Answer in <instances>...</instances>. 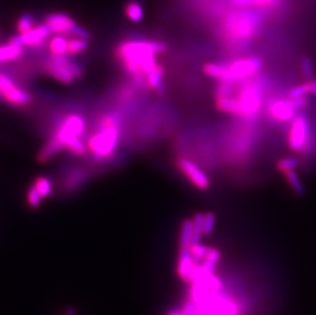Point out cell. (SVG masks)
<instances>
[{
  "instance_id": "cell-1",
  "label": "cell",
  "mask_w": 316,
  "mask_h": 315,
  "mask_svg": "<svg viewBox=\"0 0 316 315\" xmlns=\"http://www.w3.org/2000/svg\"><path fill=\"white\" fill-rule=\"evenodd\" d=\"M233 82H220L216 90V106L220 112L241 118L257 116L262 107V89L257 83L241 85L233 94Z\"/></svg>"
},
{
  "instance_id": "cell-2",
  "label": "cell",
  "mask_w": 316,
  "mask_h": 315,
  "mask_svg": "<svg viewBox=\"0 0 316 315\" xmlns=\"http://www.w3.org/2000/svg\"><path fill=\"white\" fill-rule=\"evenodd\" d=\"M165 49V44L161 42L131 40L120 45L118 55L130 74L142 78L159 66L156 54Z\"/></svg>"
},
{
  "instance_id": "cell-3",
  "label": "cell",
  "mask_w": 316,
  "mask_h": 315,
  "mask_svg": "<svg viewBox=\"0 0 316 315\" xmlns=\"http://www.w3.org/2000/svg\"><path fill=\"white\" fill-rule=\"evenodd\" d=\"M262 68V62L257 57H249L233 61L230 64L207 63L204 73L220 82H235L248 79L257 74Z\"/></svg>"
},
{
  "instance_id": "cell-4",
  "label": "cell",
  "mask_w": 316,
  "mask_h": 315,
  "mask_svg": "<svg viewBox=\"0 0 316 315\" xmlns=\"http://www.w3.org/2000/svg\"><path fill=\"white\" fill-rule=\"evenodd\" d=\"M120 137L119 121L116 116L104 118L100 125V131L91 136L88 146L98 160L110 157L117 149Z\"/></svg>"
},
{
  "instance_id": "cell-5",
  "label": "cell",
  "mask_w": 316,
  "mask_h": 315,
  "mask_svg": "<svg viewBox=\"0 0 316 315\" xmlns=\"http://www.w3.org/2000/svg\"><path fill=\"white\" fill-rule=\"evenodd\" d=\"M259 18L246 11L232 13L225 22V32L232 39H247L253 37L259 28Z\"/></svg>"
},
{
  "instance_id": "cell-6",
  "label": "cell",
  "mask_w": 316,
  "mask_h": 315,
  "mask_svg": "<svg viewBox=\"0 0 316 315\" xmlns=\"http://www.w3.org/2000/svg\"><path fill=\"white\" fill-rule=\"evenodd\" d=\"M46 72L63 83H71L82 74L81 66L65 54H53L45 65Z\"/></svg>"
},
{
  "instance_id": "cell-7",
  "label": "cell",
  "mask_w": 316,
  "mask_h": 315,
  "mask_svg": "<svg viewBox=\"0 0 316 315\" xmlns=\"http://www.w3.org/2000/svg\"><path fill=\"white\" fill-rule=\"evenodd\" d=\"M310 140V126L304 115H297L291 122L288 143L291 151L301 153L305 150Z\"/></svg>"
},
{
  "instance_id": "cell-8",
  "label": "cell",
  "mask_w": 316,
  "mask_h": 315,
  "mask_svg": "<svg viewBox=\"0 0 316 315\" xmlns=\"http://www.w3.org/2000/svg\"><path fill=\"white\" fill-rule=\"evenodd\" d=\"M84 129L85 122L83 118L78 115H71L67 117L60 125L54 137L62 143L63 146L69 147L84 132Z\"/></svg>"
},
{
  "instance_id": "cell-9",
  "label": "cell",
  "mask_w": 316,
  "mask_h": 315,
  "mask_svg": "<svg viewBox=\"0 0 316 315\" xmlns=\"http://www.w3.org/2000/svg\"><path fill=\"white\" fill-rule=\"evenodd\" d=\"M177 165L179 170L196 188L202 191H206L210 188V179L208 175L194 162L182 158L177 162Z\"/></svg>"
},
{
  "instance_id": "cell-10",
  "label": "cell",
  "mask_w": 316,
  "mask_h": 315,
  "mask_svg": "<svg viewBox=\"0 0 316 315\" xmlns=\"http://www.w3.org/2000/svg\"><path fill=\"white\" fill-rule=\"evenodd\" d=\"M49 34H51V32L45 24L34 26L27 33L13 37L9 43L22 47L23 45H38L42 43L49 36Z\"/></svg>"
},
{
  "instance_id": "cell-11",
  "label": "cell",
  "mask_w": 316,
  "mask_h": 315,
  "mask_svg": "<svg viewBox=\"0 0 316 315\" xmlns=\"http://www.w3.org/2000/svg\"><path fill=\"white\" fill-rule=\"evenodd\" d=\"M267 112L271 118L281 122L292 121L296 116V108L291 100H272L267 105Z\"/></svg>"
},
{
  "instance_id": "cell-12",
  "label": "cell",
  "mask_w": 316,
  "mask_h": 315,
  "mask_svg": "<svg viewBox=\"0 0 316 315\" xmlns=\"http://www.w3.org/2000/svg\"><path fill=\"white\" fill-rule=\"evenodd\" d=\"M45 25L52 34L63 35L72 33L76 24L66 13H51L46 17Z\"/></svg>"
},
{
  "instance_id": "cell-13",
  "label": "cell",
  "mask_w": 316,
  "mask_h": 315,
  "mask_svg": "<svg viewBox=\"0 0 316 315\" xmlns=\"http://www.w3.org/2000/svg\"><path fill=\"white\" fill-rule=\"evenodd\" d=\"M194 261L195 259L191 254L190 248L180 247L178 265H177V274L185 283L190 282L191 274L195 266Z\"/></svg>"
},
{
  "instance_id": "cell-14",
  "label": "cell",
  "mask_w": 316,
  "mask_h": 315,
  "mask_svg": "<svg viewBox=\"0 0 316 315\" xmlns=\"http://www.w3.org/2000/svg\"><path fill=\"white\" fill-rule=\"evenodd\" d=\"M23 52L22 46H16L11 43L0 46V63L17 60L23 55Z\"/></svg>"
},
{
  "instance_id": "cell-15",
  "label": "cell",
  "mask_w": 316,
  "mask_h": 315,
  "mask_svg": "<svg viewBox=\"0 0 316 315\" xmlns=\"http://www.w3.org/2000/svg\"><path fill=\"white\" fill-rule=\"evenodd\" d=\"M163 68L158 66L153 72L147 75V85L150 88L156 89L159 94L164 92V85H163Z\"/></svg>"
},
{
  "instance_id": "cell-16",
  "label": "cell",
  "mask_w": 316,
  "mask_h": 315,
  "mask_svg": "<svg viewBox=\"0 0 316 315\" xmlns=\"http://www.w3.org/2000/svg\"><path fill=\"white\" fill-rule=\"evenodd\" d=\"M193 243V219H185L181 224L179 245L190 248Z\"/></svg>"
},
{
  "instance_id": "cell-17",
  "label": "cell",
  "mask_w": 316,
  "mask_h": 315,
  "mask_svg": "<svg viewBox=\"0 0 316 315\" xmlns=\"http://www.w3.org/2000/svg\"><path fill=\"white\" fill-rule=\"evenodd\" d=\"M64 146L62 145V143L53 136L48 142L47 144L43 147V150L40 153L39 159L41 161H46L50 158H52L53 156H55Z\"/></svg>"
},
{
  "instance_id": "cell-18",
  "label": "cell",
  "mask_w": 316,
  "mask_h": 315,
  "mask_svg": "<svg viewBox=\"0 0 316 315\" xmlns=\"http://www.w3.org/2000/svg\"><path fill=\"white\" fill-rule=\"evenodd\" d=\"M125 11H126L128 18L131 20L132 22L137 23V22H140L143 18V14H144L143 7L140 4V2H138L136 0L129 1L126 5Z\"/></svg>"
},
{
  "instance_id": "cell-19",
  "label": "cell",
  "mask_w": 316,
  "mask_h": 315,
  "mask_svg": "<svg viewBox=\"0 0 316 315\" xmlns=\"http://www.w3.org/2000/svg\"><path fill=\"white\" fill-rule=\"evenodd\" d=\"M285 177L287 179V182L289 183V186L291 187V189L299 196L304 195L305 193V188L303 186V182L301 181L298 173L296 172V170H292L289 172L285 173Z\"/></svg>"
},
{
  "instance_id": "cell-20",
  "label": "cell",
  "mask_w": 316,
  "mask_h": 315,
  "mask_svg": "<svg viewBox=\"0 0 316 315\" xmlns=\"http://www.w3.org/2000/svg\"><path fill=\"white\" fill-rule=\"evenodd\" d=\"M203 220L204 214L198 213L193 218V244H199L203 236Z\"/></svg>"
},
{
  "instance_id": "cell-21",
  "label": "cell",
  "mask_w": 316,
  "mask_h": 315,
  "mask_svg": "<svg viewBox=\"0 0 316 315\" xmlns=\"http://www.w3.org/2000/svg\"><path fill=\"white\" fill-rule=\"evenodd\" d=\"M49 46L53 54H66L68 50V40L64 36L58 35L50 40Z\"/></svg>"
},
{
  "instance_id": "cell-22",
  "label": "cell",
  "mask_w": 316,
  "mask_h": 315,
  "mask_svg": "<svg viewBox=\"0 0 316 315\" xmlns=\"http://www.w3.org/2000/svg\"><path fill=\"white\" fill-rule=\"evenodd\" d=\"M87 46H88L87 39L77 37V38H74V39L68 41L67 52L69 54H77V53L84 51L87 48Z\"/></svg>"
},
{
  "instance_id": "cell-23",
  "label": "cell",
  "mask_w": 316,
  "mask_h": 315,
  "mask_svg": "<svg viewBox=\"0 0 316 315\" xmlns=\"http://www.w3.org/2000/svg\"><path fill=\"white\" fill-rule=\"evenodd\" d=\"M299 167V160L297 158L294 157H289V158H284L281 159L277 164H276V168L280 172L282 173H286L292 170H296Z\"/></svg>"
},
{
  "instance_id": "cell-24",
  "label": "cell",
  "mask_w": 316,
  "mask_h": 315,
  "mask_svg": "<svg viewBox=\"0 0 316 315\" xmlns=\"http://www.w3.org/2000/svg\"><path fill=\"white\" fill-rule=\"evenodd\" d=\"M34 187L40 193L42 198H46V197L50 196V194L52 192V183H51L50 179L48 177H45V176H41V177L37 178Z\"/></svg>"
},
{
  "instance_id": "cell-25",
  "label": "cell",
  "mask_w": 316,
  "mask_h": 315,
  "mask_svg": "<svg viewBox=\"0 0 316 315\" xmlns=\"http://www.w3.org/2000/svg\"><path fill=\"white\" fill-rule=\"evenodd\" d=\"M221 257L220 252L217 249H209L207 252V255L205 257V263L203 265L204 269L212 271V269L214 268V266L216 265V263L219 261Z\"/></svg>"
},
{
  "instance_id": "cell-26",
  "label": "cell",
  "mask_w": 316,
  "mask_h": 315,
  "mask_svg": "<svg viewBox=\"0 0 316 315\" xmlns=\"http://www.w3.org/2000/svg\"><path fill=\"white\" fill-rule=\"evenodd\" d=\"M33 27H34V22H33V16L31 14L25 13L20 17L17 22V31L20 32V34L27 33Z\"/></svg>"
},
{
  "instance_id": "cell-27",
  "label": "cell",
  "mask_w": 316,
  "mask_h": 315,
  "mask_svg": "<svg viewBox=\"0 0 316 315\" xmlns=\"http://www.w3.org/2000/svg\"><path fill=\"white\" fill-rule=\"evenodd\" d=\"M16 87L13 81L6 75L0 73V96L5 98L11 90Z\"/></svg>"
},
{
  "instance_id": "cell-28",
  "label": "cell",
  "mask_w": 316,
  "mask_h": 315,
  "mask_svg": "<svg viewBox=\"0 0 316 315\" xmlns=\"http://www.w3.org/2000/svg\"><path fill=\"white\" fill-rule=\"evenodd\" d=\"M216 224V216L213 212H208L204 214L203 220V233L204 235H210L214 231Z\"/></svg>"
},
{
  "instance_id": "cell-29",
  "label": "cell",
  "mask_w": 316,
  "mask_h": 315,
  "mask_svg": "<svg viewBox=\"0 0 316 315\" xmlns=\"http://www.w3.org/2000/svg\"><path fill=\"white\" fill-rule=\"evenodd\" d=\"M301 70H302V73L304 75V77L307 79V80H310L313 78V75H314V68H313V64H312V61L309 57L305 55L302 58L301 60Z\"/></svg>"
},
{
  "instance_id": "cell-30",
  "label": "cell",
  "mask_w": 316,
  "mask_h": 315,
  "mask_svg": "<svg viewBox=\"0 0 316 315\" xmlns=\"http://www.w3.org/2000/svg\"><path fill=\"white\" fill-rule=\"evenodd\" d=\"M208 250H209V248H207L206 246L201 245L200 243H199V244H193V245H191V247H190L191 254H192V256H193V258H194L195 260H202V259H205Z\"/></svg>"
},
{
  "instance_id": "cell-31",
  "label": "cell",
  "mask_w": 316,
  "mask_h": 315,
  "mask_svg": "<svg viewBox=\"0 0 316 315\" xmlns=\"http://www.w3.org/2000/svg\"><path fill=\"white\" fill-rule=\"evenodd\" d=\"M41 199L42 196L40 195V193L37 191L35 187H32L28 193V203L30 207L37 208L41 203Z\"/></svg>"
},
{
  "instance_id": "cell-32",
  "label": "cell",
  "mask_w": 316,
  "mask_h": 315,
  "mask_svg": "<svg viewBox=\"0 0 316 315\" xmlns=\"http://www.w3.org/2000/svg\"><path fill=\"white\" fill-rule=\"evenodd\" d=\"M307 95H308V90H307L306 84L297 85V86L293 87L289 91L290 100H294V99H298V98H303V97H306Z\"/></svg>"
},
{
  "instance_id": "cell-33",
  "label": "cell",
  "mask_w": 316,
  "mask_h": 315,
  "mask_svg": "<svg viewBox=\"0 0 316 315\" xmlns=\"http://www.w3.org/2000/svg\"><path fill=\"white\" fill-rule=\"evenodd\" d=\"M219 315H237V306L234 302L230 301L226 304H223Z\"/></svg>"
},
{
  "instance_id": "cell-34",
  "label": "cell",
  "mask_w": 316,
  "mask_h": 315,
  "mask_svg": "<svg viewBox=\"0 0 316 315\" xmlns=\"http://www.w3.org/2000/svg\"><path fill=\"white\" fill-rule=\"evenodd\" d=\"M292 104L294 105V107L297 109H302V108H305L306 106H308L309 105V101L307 99V97H303V98H298V99H294V100H291Z\"/></svg>"
},
{
  "instance_id": "cell-35",
  "label": "cell",
  "mask_w": 316,
  "mask_h": 315,
  "mask_svg": "<svg viewBox=\"0 0 316 315\" xmlns=\"http://www.w3.org/2000/svg\"><path fill=\"white\" fill-rule=\"evenodd\" d=\"M72 34L75 35L76 37L83 38V39H88L89 38V33L84 28H82L81 26H78V25H75V27L73 28Z\"/></svg>"
},
{
  "instance_id": "cell-36",
  "label": "cell",
  "mask_w": 316,
  "mask_h": 315,
  "mask_svg": "<svg viewBox=\"0 0 316 315\" xmlns=\"http://www.w3.org/2000/svg\"><path fill=\"white\" fill-rule=\"evenodd\" d=\"M305 84H306V87H307V90H308V95L316 97V79L312 78L310 80H307V82Z\"/></svg>"
},
{
  "instance_id": "cell-37",
  "label": "cell",
  "mask_w": 316,
  "mask_h": 315,
  "mask_svg": "<svg viewBox=\"0 0 316 315\" xmlns=\"http://www.w3.org/2000/svg\"><path fill=\"white\" fill-rule=\"evenodd\" d=\"M278 0H255V4L258 6H267V5H273Z\"/></svg>"
},
{
  "instance_id": "cell-38",
  "label": "cell",
  "mask_w": 316,
  "mask_h": 315,
  "mask_svg": "<svg viewBox=\"0 0 316 315\" xmlns=\"http://www.w3.org/2000/svg\"><path fill=\"white\" fill-rule=\"evenodd\" d=\"M65 315H77V313H76V310H75L74 307L69 306V307H67V309L65 311Z\"/></svg>"
},
{
  "instance_id": "cell-39",
  "label": "cell",
  "mask_w": 316,
  "mask_h": 315,
  "mask_svg": "<svg viewBox=\"0 0 316 315\" xmlns=\"http://www.w3.org/2000/svg\"><path fill=\"white\" fill-rule=\"evenodd\" d=\"M167 315H185L182 311L180 312H176V311H172V312H169Z\"/></svg>"
},
{
  "instance_id": "cell-40",
  "label": "cell",
  "mask_w": 316,
  "mask_h": 315,
  "mask_svg": "<svg viewBox=\"0 0 316 315\" xmlns=\"http://www.w3.org/2000/svg\"><path fill=\"white\" fill-rule=\"evenodd\" d=\"M64 315H65V314H64Z\"/></svg>"
}]
</instances>
